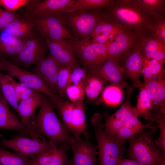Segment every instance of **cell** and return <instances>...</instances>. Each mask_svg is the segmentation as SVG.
<instances>
[{
    "label": "cell",
    "instance_id": "277c9868",
    "mask_svg": "<svg viewBox=\"0 0 165 165\" xmlns=\"http://www.w3.org/2000/svg\"><path fill=\"white\" fill-rule=\"evenodd\" d=\"M156 127L139 134L130 139L129 157L142 165H157L162 152L158 149L152 139Z\"/></svg>",
    "mask_w": 165,
    "mask_h": 165
},
{
    "label": "cell",
    "instance_id": "e575fe53",
    "mask_svg": "<svg viewBox=\"0 0 165 165\" xmlns=\"http://www.w3.org/2000/svg\"><path fill=\"white\" fill-rule=\"evenodd\" d=\"M101 97L103 102L108 105H118L123 99L122 89L113 85L107 86L103 90Z\"/></svg>",
    "mask_w": 165,
    "mask_h": 165
},
{
    "label": "cell",
    "instance_id": "5b68a950",
    "mask_svg": "<svg viewBox=\"0 0 165 165\" xmlns=\"http://www.w3.org/2000/svg\"><path fill=\"white\" fill-rule=\"evenodd\" d=\"M61 16L74 37L80 40L90 38L97 24L102 19L96 10L64 12Z\"/></svg>",
    "mask_w": 165,
    "mask_h": 165
},
{
    "label": "cell",
    "instance_id": "d6986e66",
    "mask_svg": "<svg viewBox=\"0 0 165 165\" xmlns=\"http://www.w3.org/2000/svg\"><path fill=\"white\" fill-rule=\"evenodd\" d=\"M61 65L49 54L32 70L54 93L57 92V79Z\"/></svg>",
    "mask_w": 165,
    "mask_h": 165
},
{
    "label": "cell",
    "instance_id": "e0dca14e",
    "mask_svg": "<svg viewBox=\"0 0 165 165\" xmlns=\"http://www.w3.org/2000/svg\"><path fill=\"white\" fill-rule=\"evenodd\" d=\"M73 136L71 144L73 154L72 165H95L97 161V146L81 136Z\"/></svg>",
    "mask_w": 165,
    "mask_h": 165
},
{
    "label": "cell",
    "instance_id": "3957f363",
    "mask_svg": "<svg viewBox=\"0 0 165 165\" xmlns=\"http://www.w3.org/2000/svg\"><path fill=\"white\" fill-rule=\"evenodd\" d=\"M92 123L98 143L99 165H117L122 159L123 144L106 131L100 118H95Z\"/></svg>",
    "mask_w": 165,
    "mask_h": 165
},
{
    "label": "cell",
    "instance_id": "83f0119b",
    "mask_svg": "<svg viewBox=\"0 0 165 165\" xmlns=\"http://www.w3.org/2000/svg\"><path fill=\"white\" fill-rule=\"evenodd\" d=\"M136 6L152 20L165 17V0H133Z\"/></svg>",
    "mask_w": 165,
    "mask_h": 165
},
{
    "label": "cell",
    "instance_id": "8992f818",
    "mask_svg": "<svg viewBox=\"0 0 165 165\" xmlns=\"http://www.w3.org/2000/svg\"><path fill=\"white\" fill-rule=\"evenodd\" d=\"M0 70L6 71L7 75L16 78L22 85L47 95L56 108L63 102L59 96L53 92L33 73L23 69L3 58H0Z\"/></svg>",
    "mask_w": 165,
    "mask_h": 165
},
{
    "label": "cell",
    "instance_id": "30bf717a",
    "mask_svg": "<svg viewBox=\"0 0 165 165\" xmlns=\"http://www.w3.org/2000/svg\"><path fill=\"white\" fill-rule=\"evenodd\" d=\"M48 47L45 40L36 32L24 43L21 50L10 62L19 67L37 64L46 57Z\"/></svg>",
    "mask_w": 165,
    "mask_h": 165
},
{
    "label": "cell",
    "instance_id": "9c48e42d",
    "mask_svg": "<svg viewBox=\"0 0 165 165\" xmlns=\"http://www.w3.org/2000/svg\"><path fill=\"white\" fill-rule=\"evenodd\" d=\"M68 40L76 56L85 67L93 68L107 59L106 44L94 42L90 38L80 40L74 38Z\"/></svg>",
    "mask_w": 165,
    "mask_h": 165
},
{
    "label": "cell",
    "instance_id": "d6a6232c",
    "mask_svg": "<svg viewBox=\"0 0 165 165\" xmlns=\"http://www.w3.org/2000/svg\"><path fill=\"white\" fill-rule=\"evenodd\" d=\"M0 165H32V161L19 153L7 151L0 145Z\"/></svg>",
    "mask_w": 165,
    "mask_h": 165
},
{
    "label": "cell",
    "instance_id": "836d02e7",
    "mask_svg": "<svg viewBox=\"0 0 165 165\" xmlns=\"http://www.w3.org/2000/svg\"><path fill=\"white\" fill-rule=\"evenodd\" d=\"M164 62L153 59H144L141 71V74L144 78V84H145L163 69Z\"/></svg>",
    "mask_w": 165,
    "mask_h": 165
},
{
    "label": "cell",
    "instance_id": "bcb514c9",
    "mask_svg": "<svg viewBox=\"0 0 165 165\" xmlns=\"http://www.w3.org/2000/svg\"><path fill=\"white\" fill-rule=\"evenodd\" d=\"M32 161V165H42L40 164H39L38 163H37L31 160Z\"/></svg>",
    "mask_w": 165,
    "mask_h": 165
},
{
    "label": "cell",
    "instance_id": "5bb4252c",
    "mask_svg": "<svg viewBox=\"0 0 165 165\" xmlns=\"http://www.w3.org/2000/svg\"><path fill=\"white\" fill-rule=\"evenodd\" d=\"M90 73L91 74L98 76L122 89L126 88L128 89L132 87L124 80L121 65L115 60L107 58L102 63L90 69Z\"/></svg>",
    "mask_w": 165,
    "mask_h": 165
},
{
    "label": "cell",
    "instance_id": "8d00e7d4",
    "mask_svg": "<svg viewBox=\"0 0 165 165\" xmlns=\"http://www.w3.org/2000/svg\"><path fill=\"white\" fill-rule=\"evenodd\" d=\"M156 115L155 120L160 129V135L158 139L154 141L156 146L165 153V107L160 108Z\"/></svg>",
    "mask_w": 165,
    "mask_h": 165
},
{
    "label": "cell",
    "instance_id": "d590c367",
    "mask_svg": "<svg viewBox=\"0 0 165 165\" xmlns=\"http://www.w3.org/2000/svg\"><path fill=\"white\" fill-rule=\"evenodd\" d=\"M71 72L69 68L61 64L57 79V92L60 98L65 97L67 88L72 84L71 77Z\"/></svg>",
    "mask_w": 165,
    "mask_h": 165
},
{
    "label": "cell",
    "instance_id": "7402d4cb",
    "mask_svg": "<svg viewBox=\"0 0 165 165\" xmlns=\"http://www.w3.org/2000/svg\"><path fill=\"white\" fill-rule=\"evenodd\" d=\"M3 29L13 36L25 39L32 37L35 32L32 19L24 13L19 14L16 18Z\"/></svg>",
    "mask_w": 165,
    "mask_h": 165
},
{
    "label": "cell",
    "instance_id": "8fae6325",
    "mask_svg": "<svg viewBox=\"0 0 165 165\" xmlns=\"http://www.w3.org/2000/svg\"><path fill=\"white\" fill-rule=\"evenodd\" d=\"M141 38L133 31L121 28L113 34L106 44L107 58L112 59L120 64Z\"/></svg>",
    "mask_w": 165,
    "mask_h": 165
},
{
    "label": "cell",
    "instance_id": "f35d334b",
    "mask_svg": "<svg viewBox=\"0 0 165 165\" xmlns=\"http://www.w3.org/2000/svg\"><path fill=\"white\" fill-rule=\"evenodd\" d=\"M10 80L18 101L28 99L38 91L16 82L11 76Z\"/></svg>",
    "mask_w": 165,
    "mask_h": 165
},
{
    "label": "cell",
    "instance_id": "2e32d148",
    "mask_svg": "<svg viewBox=\"0 0 165 165\" xmlns=\"http://www.w3.org/2000/svg\"><path fill=\"white\" fill-rule=\"evenodd\" d=\"M75 0H31L24 14L31 18L66 12L74 4Z\"/></svg>",
    "mask_w": 165,
    "mask_h": 165
},
{
    "label": "cell",
    "instance_id": "ffe728a7",
    "mask_svg": "<svg viewBox=\"0 0 165 165\" xmlns=\"http://www.w3.org/2000/svg\"><path fill=\"white\" fill-rule=\"evenodd\" d=\"M144 85L152 100V112L156 117L157 111L162 106L165 105V70L162 69Z\"/></svg>",
    "mask_w": 165,
    "mask_h": 165
},
{
    "label": "cell",
    "instance_id": "d4e9b609",
    "mask_svg": "<svg viewBox=\"0 0 165 165\" xmlns=\"http://www.w3.org/2000/svg\"><path fill=\"white\" fill-rule=\"evenodd\" d=\"M27 39L13 36L3 29L0 31V58L6 59L16 55Z\"/></svg>",
    "mask_w": 165,
    "mask_h": 165
},
{
    "label": "cell",
    "instance_id": "60d3db41",
    "mask_svg": "<svg viewBox=\"0 0 165 165\" xmlns=\"http://www.w3.org/2000/svg\"><path fill=\"white\" fill-rule=\"evenodd\" d=\"M31 1L29 0H0V6L9 12L15 13L20 8L28 6Z\"/></svg>",
    "mask_w": 165,
    "mask_h": 165
},
{
    "label": "cell",
    "instance_id": "7a4b0ae2",
    "mask_svg": "<svg viewBox=\"0 0 165 165\" xmlns=\"http://www.w3.org/2000/svg\"><path fill=\"white\" fill-rule=\"evenodd\" d=\"M36 132L43 134L56 148L63 144L70 145L73 139L68 131L57 116L51 103L43 94L42 103L34 120Z\"/></svg>",
    "mask_w": 165,
    "mask_h": 165
},
{
    "label": "cell",
    "instance_id": "ac0fdd59",
    "mask_svg": "<svg viewBox=\"0 0 165 165\" xmlns=\"http://www.w3.org/2000/svg\"><path fill=\"white\" fill-rule=\"evenodd\" d=\"M45 40L50 54L61 64L72 72L79 66L75 53L68 39L58 41Z\"/></svg>",
    "mask_w": 165,
    "mask_h": 165
},
{
    "label": "cell",
    "instance_id": "ba28073f",
    "mask_svg": "<svg viewBox=\"0 0 165 165\" xmlns=\"http://www.w3.org/2000/svg\"><path fill=\"white\" fill-rule=\"evenodd\" d=\"M32 18L35 30L45 40L58 41L74 38L65 27L61 14L46 15Z\"/></svg>",
    "mask_w": 165,
    "mask_h": 165
},
{
    "label": "cell",
    "instance_id": "484cf974",
    "mask_svg": "<svg viewBox=\"0 0 165 165\" xmlns=\"http://www.w3.org/2000/svg\"><path fill=\"white\" fill-rule=\"evenodd\" d=\"M156 126L152 125V122L143 124L135 115L132 116L117 133L115 138L119 142L123 144L127 138L130 139L142 133L146 128H152Z\"/></svg>",
    "mask_w": 165,
    "mask_h": 165
},
{
    "label": "cell",
    "instance_id": "f1b7e54d",
    "mask_svg": "<svg viewBox=\"0 0 165 165\" xmlns=\"http://www.w3.org/2000/svg\"><path fill=\"white\" fill-rule=\"evenodd\" d=\"M135 108L138 117L142 116L152 122L155 121L156 117L152 112V101L144 86L139 89Z\"/></svg>",
    "mask_w": 165,
    "mask_h": 165
},
{
    "label": "cell",
    "instance_id": "1f68e13d",
    "mask_svg": "<svg viewBox=\"0 0 165 165\" xmlns=\"http://www.w3.org/2000/svg\"><path fill=\"white\" fill-rule=\"evenodd\" d=\"M91 75L87 77L84 87V92L89 101L96 98L104 88L103 80L98 76Z\"/></svg>",
    "mask_w": 165,
    "mask_h": 165
},
{
    "label": "cell",
    "instance_id": "44dd1931",
    "mask_svg": "<svg viewBox=\"0 0 165 165\" xmlns=\"http://www.w3.org/2000/svg\"><path fill=\"white\" fill-rule=\"evenodd\" d=\"M70 148L69 144H63L57 148L37 154L31 159L42 165H72V160H68L66 154Z\"/></svg>",
    "mask_w": 165,
    "mask_h": 165
},
{
    "label": "cell",
    "instance_id": "4fadbf2b",
    "mask_svg": "<svg viewBox=\"0 0 165 165\" xmlns=\"http://www.w3.org/2000/svg\"><path fill=\"white\" fill-rule=\"evenodd\" d=\"M144 60L141 53L140 39L132 50L125 56L121 63L122 64H121L124 75L131 81L132 86L134 88L140 89L144 86V83L140 79Z\"/></svg>",
    "mask_w": 165,
    "mask_h": 165
},
{
    "label": "cell",
    "instance_id": "6da1fadb",
    "mask_svg": "<svg viewBox=\"0 0 165 165\" xmlns=\"http://www.w3.org/2000/svg\"><path fill=\"white\" fill-rule=\"evenodd\" d=\"M103 9L96 10L103 19L129 29L141 38L149 34L153 20L136 6L133 0H115Z\"/></svg>",
    "mask_w": 165,
    "mask_h": 165
},
{
    "label": "cell",
    "instance_id": "4dcf8cb0",
    "mask_svg": "<svg viewBox=\"0 0 165 165\" xmlns=\"http://www.w3.org/2000/svg\"><path fill=\"white\" fill-rule=\"evenodd\" d=\"M115 0H75L73 5L66 12L76 10L88 11L106 8L112 5Z\"/></svg>",
    "mask_w": 165,
    "mask_h": 165
},
{
    "label": "cell",
    "instance_id": "4316f807",
    "mask_svg": "<svg viewBox=\"0 0 165 165\" xmlns=\"http://www.w3.org/2000/svg\"><path fill=\"white\" fill-rule=\"evenodd\" d=\"M123 28L101 19L95 27L90 38L93 42L106 44L113 34L118 29Z\"/></svg>",
    "mask_w": 165,
    "mask_h": 165
},
{
    "label": "cell",
    "instance_id": "cb8c5ba5",
    "mask_svg": "<svg viewBox=\"0 0 165 165\" xmlns=\"http://www.w3.org/2000/svg\"><path fill=\"white\" fill-rule=\"evenodd\" d=\"M141 53L145 59H153L165 61V44L148 34L141 39Z\"/></svg>",
    "mask_w": 165,
    "mask_h": 165
},
{
    "label": "cell",
    "instance_id": "9a60e30c",
    "mask_svg": "<svg viewBox=\"0 0 165 165\" xmlns=\"http://www.w3.org/2000/svg\"><path fill=\"white\" fill-rule=\"evenodd\" d=\"M43 93L38 91L28 99L20 102L18 106V114L21 121L27 128L28 134L33 139H38L40 135L36 132L34 123L36 109L42 103Z\"/></svg>",
    "mask_w": 165,
    "mask_h": 165
},
{
    "label": "cell",
    "instance_id": "52a82bcc",
    "mask_svg": "<svg viewBox=\"0 0 165 165\" xmlns=\"http://www.w3.org/2000/svg\"><path fill=\"white\" fill-rule=\"evenodd\" d=\"M56 108L59 112L64 125L73 136L80 137L82 134L88 139L90 135L86 130L83 101H63Z\"/></svg>",
    "mask_w": 165,
    "mask_h": 165
},
{
    "label": "cell",
    "instance_id": "b9f144b4",
    "mask_svg": "<svg viewBox=\"0 0 165 165\" xmlns=\"http://www.w3.org/2000/svg\"><path fill=\"white\" fill-rule=\"evenodd\" d=\"M86 69L79 66L75 68L71 73V79L72 84L76 85H84L86 81L87 76Z\"/></svg>",
    "mask_w": 165,
    "mask_h": 165
},
{
    "label": "cell",
    "instance_id": "ee69618b",
    "mask_svg": "<svg viewBox=\"0 0 165 165\" xmlns=\"http://www.w3.org/2000/svg\"><path fill=\"white\" fill-rule=\"evenodd\" d=\"M117 165H142L138 161L131 159H122Z\"/></svg>",
    "mask_w": 165,
    "mask_h": 165
},
{
    "label": "cell",
    "instance_id": "f546056e",
    "mask_svg": "<svg viewBox=\"0 0 165 165\" xmlns=\"http://www.w3.org/2000/svg\"><path fill=\"white\" fill-rule=\"evenodd\" d=\"M0 93L18 114V101L10 76L0 71Z\"/></svg>",
    "mask_w": 165,
    "mask_h": 165
},
{
    "label": "cell",
    "instance_id": "7c38bea8",
    "mask_svg": "<svg viewBox=\"0 0 165 165\" xmlns=\"http://www.w3.org/2000/svg\"><path fill=\"white\" fill-rule=\"evenodd\" d=\"M0 141L4 147L10 148L28 158L55 148L42 136L36 139L18 135L13 139H7L1 136Z\"/></svg>",
    "mask_w": 165,
    "mask_h": 165
},
{
    "label": "cell",
    "instance_id": "74e56055",
    "mask_svg": "<svg viewBox=\"0 0 165 165\" xmlns=\"http://www.w3.org/2000/svg\"><path fill=\"white\" fill-rule=\"evenodd\" d=\"M149 33L165 44V17L153 20L149 28Z\"/></svg>",
    "mask_w": 165,
    "mask_h": 165
},
{
    "label": "cell",
    "instance_id": "f6af8a7d",
    "mask_svg": "<svg viewBox=\"0 0 165 165\" xmlns=\"http://www.w3.org/2000/svg\"><path fill=\"white\" fill-rule=\"evenodd\" d=\"M157 165H165V154L163 152L161 157L158 162Z\"/></svg>",
    "mask_w": 165,
    "mask_h": 165
},
{
    "label": "cell",
    "instance_id": "603a6c76",
    "mask_svg": "<svg viewBox=\"0 0 165 165\" xmlns=\"http://www.w3.org/2000/svg\"><path fill=\"white\" fill-rule=\"evenodd\" d=\"M0 129L17 130L28 134L27 128L11 110L8 102L1 93Z\"/></svg>",
    "mask_w": 165,
    "mask_h": 165
},
{
    "label": "cell",
    "instance_id": "ab89813d",
    "mask_svg": "<svg viewBox=\"0 0 165 165\" xmlns=\"http://www.w3.org/2000/svg\"><path fill=\"white\" fill-rule=\"evenodd\" d=\"M84 85L72 84L66 90V94L71 102H75L84 100Z\"/></svg>",
    "mask_w": 165,
    "mask_h": 165
},
{
    "label": "cell",
    "instance_id": "7bdbcfd3",
    "mask_svg": "<svg viewBox=\"0 0 165 165\" xmlns=\"http://www.w3.org/2000/svg\"><path fill=\"white\" fill-rule=\"evenodd\" d=\"M19 14L9 12L0 6V31L9 23L16 18Z\"/></svg>",
    "mask_w": 165,
    "mask_h": 165
}]
</instances>
